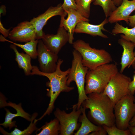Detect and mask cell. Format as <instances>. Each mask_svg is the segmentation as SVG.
<instances>
[{
  "mask_svg": "<svg viewBox=\"0 0 135 135\" xmlns=\"http://www.w3.org/2000/svg\"><path fill=\"white\" fill-rule=\"evenodd\" d=\"M118 43L122 47L123 51L121 58V67L120 72L122 73L128 66H131L135 68V58L134 50V44L121 38L118 40Z\"/></svg>",
  "mask_w": 135,
  "mask_h": 135,
  "instance_id": "2e32d148",
  "label": "cell"
},
{
  "mask_svg": "<svg viewBox=\"0 0 135 135\" xmlns=\"http://www.w3.org/2000/svg\"><path fill=\"white\" fill-rule=\"evenodd\" d=\"M0 40L1 42H7L14 44L16 46L22 48L26 54H28L32 59L36 58L38 57L37 47L38 40H33L24 44H18L7 40L2 35L0 36Z\"/></svg>",
  "mask_w": 135,
  "mask_h": 135,
  "instance_id": "ffe728a7",
  "label": "cell"
},
{
  "mask_svg": "<svg viewBox=\"0 0 135 135\" xmlns=\"http://www.w3.org/2000/svg\"><path fill=\"white\" fill-rule=\"evenodd\" d=\"M6 7L4 5H2L0 7V15L2 13L4 14L6 13Z\"/></svg>",
  "mask_w": 135,
  "mask_h": 135,
  "instance_id": "836d02e7",
  "label": "cell"
},
{
  "mask_svg": "<svg viewBox=\"0 0 135 135\" xmlns=\"http://www.w3.org/2000/svg\"><path fill=\"white\" fill-rule=\"evenodd\" d=\"M133 77V80L130 82L128 90L130 94L134 95L135 92V71Z\"/></svg>",
  "mask_w": 135,
  "mask_h": 135,
  "instance_id": "83f0119b",
  "label": "cell"
},
{
  "mask_svg": "<svg viewBox=\"0 0 135 135\" xmlns=\"http://www.w3.org/2000/svg\"><path fill=\"white\" fill-rule=\"evenodd\" d=\"M63 62V60L59 59L56 70L50 73L43 72L36 66H32L31 75L46 76L49 80L48 84L50 89L47 95L50 98V102L47 110L43 115L37 119L38 120L41 119L46 115H49L52 112L54 108V102L61 92H69L74 89V87L69 86L67 84L70 68L64 71L61 70L60 66Z\"/></svg>",
  "mask_w": 135,
  "mask_h": 135,
  "instance_id": "7a4b0ae2",
  "label": "cell"
},
{
  "mask_svg": "<svg viewBox=\"0 0 135 135\" xmlns=\"http://www.w3.org/2000/svg\"><path fill=\"white\" fill-rule=\"evenodd\" d=\"M41 131L36 135H58L60 134V126L58 120L55 118L40 128Z\"/></svg>",
  "mask_w": 135,
  "mask_h": 135,
  "instance_id": "7402d4cb",
  "label": "cell"
},
{
  "mask_svg": "<svg viewBox=\"0 0 135 135\" xmlns=\"http://www.w3.org/2000/svg\"><path fill=\"white\" fill-rule=\"evenodd\" d=\"M134 56L135 58V52H134Z\"/></svg>",
  "mask_w": 135,
  "mask_h": 135,
  "instance_id": "8d00e7d4",
  "label": "cell"
},
{
  "mask_svg": "<svg viewBox=\"0 0 135 135\" xmlns=\"http://www.w3.org/2000/svg\"><path fill=\"white\" fill-rule=\"evenodd\" d=\"M37 51L40 70L45 73L55 71L58 60V54L49 50L42 39L38 40Z\"/></svg>",
  "mask_w": 135,
  "mask_h": 135,
  "instance_id": "9c48e42d",
  "label": "cell"
},
{
  "mask_svg": "<svg viewBox=\"0 0 135 135\" xmlns=\"http://www.w3.org/2000/svg\"><path fill=\"white\" fill-rule=\"evenodd\" d=\"M62 4H60L56 6H51L44 12L30 20V22L36 30L38 40L41 39L45 34L43 28L50 18L56 16H61L65 13Z\"/></svg>",
  "mask_w": 135,
  "mask_h": 135,
  "instance_id": "8fae6325",
  "label": "cell"
},
{
  "mask_svg": "<svg viewBox=\"0 0 135 135\" xmlns=\"http://www.w3.org/2000/svg\"><path fill=\"white\" fill-rule=\"evenodd\" d=\"M135 98L134 95L129 94L115 104V124L119 128L128 129L130 122L135 115Z\"/></svg>",
  "mask_w": 135,
  "mask_h": 135,
  "instance_id": "8992f818",
  "label": "cell"
},
{
  "mask_svg": "<svg viewBox=\"0 0 135 135\" xmlns=\"http://www.w3.org/2000/svg\"><path fill=\"white\" fill-rule=\"evenodd\" d=\"M128 129L130 130L131 135H135V126H129Z\"/></svg>",
  "mask_w": 135,
  "mask_h": 135,
  "instance_id": "1f68e13d",
  "label": "cell"
},
{
  "mask_svg": "<svg viewBox=\"0 0 135 135\" xmlns=\"http://www.w3.org/2000/svg\"><path fill=\"white\" fill-rule=\"evenodd\" d=\"M36 113H34L32 116L31 122L28 126L22 131L15 128L14 130L9 133L5 131L0 126V132L5 135H28L31 134L34 130H37L38 128L36 126V122L35 119L37 116Z\"/></svg>",
  "mask_w": 135,
  "mask_h": 135,
  "instance_id": "603a6c76",
  "label": "cell"
},
{
  "mask_svg": "<svg viewBox=\"0 0 135 135\" xmlns=\"http://www.w3.org/2000/svg\"><path fill=\"white\" fill-rule=\"evenodd\" d=\"M10 47L15 53V60L19 67L23 70L26 75H31L33 66L31 64V56L26 53L19 52L16 46L14 44H11Z\"/></svg>",
  "mask_w": 135,
  "mask_h": 135,
  "instance_id": "ac0fdd59",
  "label": "cell"
},
{
  "mask_svg": "<svg viewBox=\"0 0 135 135\" xmlns=\"http://www.w3.org/2000/svg\"><path fill=\"white\" fill-rule=\"evenodd\" d=\"M123 0H112L114 4L116 6H119L122 4Z\"/></svg>",
  "mask_w": 135,
  "mask_h": 135,
  "instance_id": "d6a6232c",
  "label": "cell"
},
{
  "mask_svg": "<svg viewBox=\"0 0 135 135\" xmlns=\"http://www.w3.org/2000/svg\"><path fill=\"white\" fill-rule=\"evenodd\" d=\"M72 44L74 49L80 54L83 64L89 70L94 69L112 61L111 56L106 50L92 48L89 43L82 40H77Z\"/></svg>",
  "mask_w": 135,
  "mask_h": 135,
  "instance_id": "277c9868",
  "label": "cell"
},
{
  "mask_svg": "<svg viewBox=\"0 0 135 135\" xmlns=\"http://www.w3.org/2000/svg\"><path fill=\"white\" fill-rule=\"evenodd\" d=\"M82 115L80 116V120L81 123V126L77 132L74 134L75 135H86L97 130L102 126H97L90 122L87 118L86 112V108L83 106L80 107Z\"/></svg>",
  "mask_w": 135,
  "mask_h": 135,
  "instance_id": "d6986e66",
  "label": "cell"
},
{
  "mask_svg": "<svg viewBox=\"0 0 135 135\" xmlns=\"http://www.w3.org/2000/svg\"><path fill=\"white\" fill-rule=\"evenodd\" d=\"M112 33L114 35L122 34L120 35L121 38L132 42L135 46V26L130 28L116 22Z\"/></svg>",
  "mask_w": 135,
  "mask_h": 135,
  "instance_id": "44dd1931",
  "label": "cell"
},
{
  "mask_svg": "<svg viewBox=\"0 0 135 135\" xmlns=\"http://www.w3.org/2000/svg\"><path fill=\"white\" fill-rule=\"evenodd\" d=\"M118 72L116 65L107 64L88 70L85 79L86 94L103 92L111 78Z\"/></svg>",
  "mask_w": 135,
  "mask_h": 135,
  "instance_id": "3957f363",
  "label": "cell"
},
{
  "mask_svg": "<svg viewBox=\"0 0 135 135\" xmlns=\"http://www.w3.org/2000/svg\"><path fill=\"white\" fill-rule=\"evenodd\" d=\"M102 126L108 135H131L130 130L128 129L125 130H122L118 128L116 125L111 126L104 125Z\"/></svg>",
  "mask_w": 135,
  "mask_h": 135,
  "instance_id": "484cf974",
  "label": "cell"
},
{
  "mask_svg": "<svg viewBox=\"0 0 135 135\" xmlns=\"http://www.w3.org/2000/svg\"><path fill=\"white\" fill-rule=\"evenodd\" d=\"M135 10V0H123L121 4L117 7L108 19L110 24L124 21L128 24V18Z\"/></svg>",
  "mask_w": 135,
  "mask_h": 135,
  "instance_id": "5bb4252c",
  "label": "cell"
},
{
  "mask_svg": "<svg viewBox=\"0 0 135 135\" xmlns=\"http://www.w3.org/2000/svg\"><path fill=\"white\" fill-rule=\"evenodd\" d=\"M72 54L73 58L68 75L67 84L69 86L73 81L75 82L76 84L78 94V100L77 103L76 104L77 109H78L88 98L85 91V84L86 77L89 69L83 64L81 56L78 51L74 49Z\"/></svg>",
  "mask_w": 135,
  "mask_h": 135,
  "instance_id": "5b68a950",
  "label": "cell"
},
{
  "mask_svg": "<svg viewBox=\"0 0 135 135\" xmlns=\"http://www.w3.org/2000/svg\"><path fill=\"white\" fill-rule=\"evenodd\" d=\"M131 80L130 77L118 72L111 78L103 92L115 104L125 96L130 94L128 86Z\"/></svg>",
  "mask_w": 135,
  "mask_h": 135,
  "instance_id": "52a82bcc",
  "label": "cell"
},
{
  "mask_svg": "<svg viewBox=\"0 0 135 135\" xmlns=\"http://www.w3.org/2000/svg\"><path fill=\"white\" fill-rule=\"evenodd\" d=\"M93 4L101 6L106 18L108 17L117 8L112 0H95Z\"/></svg>",
  "mask_w": 135,
  "mask_h": 135,
  "instance_id": "cb8c5ba5",
  "label": "cell"
},
{
  "mask_svg": "<svg viewBox=\"0 0 135 135\" xmlns=\"http://www.w3.org/2000/svg\"><path fill=\"white\" fill-rule=\"evenodd\" d=\"M5 105L13 108L16 110V114L12 113L8 110L5 108L6 112L5 114V120L3 123L0 124V125L6 128L8 127L9 129L10 130L16 126V121H12V120L14 118L18 116L23 118L29 121H31L32 116H31L29 114L23 110L21 103L17 104L15 103L9 102L5 103Z\"/></svg>",
  "mask_w": 135,
  "mask_h": 135,
  "instance_id": "e0dca14e",
  "label": "cell"
},
{
  "mask_svg": "<svg viewBox=\"0 0 135 135\" xmlns=\"http://www.w3.org/2000/svg\"><path fill=\"white\" fill-rule=\"evenodd\" d=\"M54 113L60 122V134H72L78 127V120L82 114L80 108L77 109L75 104L73 106L72 111L69 113L58 108H56Z\"/></svg>",
  "mask_w": 135,
  "mask_h": 135,
  "instance_id": "ba28073f",
  "label": "cell"
},
{
  "mask_svg": "<svg viewBox=\"0 0 135 135\" xmlns=\"http://www.w3.org/2000/svg\"><path fill=\"white\" fill-rule=\"evenodd\" d=\"M95 0H77L76 3L78 11L84 17L88 19L90 15V4Z\"/></svg>",
  "mask_w": 135,
  "mask_h": 135,
  "instance_id": "d4e9b609",
  "label": "cell"
},
{
  "mask_svg": "<svg viewBox=\"0 0 135 135\" xmlns=\"http://www.w3.org/2000/svg\"><path fill=\"white\" fill-rule=\"evenodd\" d=\"M62 6L65 12L70 9L78 11L77 5L75 0H64Z\"/></svg>",
  "mask_w": 135,
  "mask_h": 135,
  "instance_id": "4316f807",
  "label": "cell"
},
{
  "mask_svg": "<svg viewBox=\"0 0 135 135\" xmlns=\"http://www.w3.org/2000/svg\"><path fill=\"white\" fill-rule=\"evenodd\" d=\"M88 98L82 104L90 110L94 121L100 126L115 125L114 113L115 104L103 92L88 94Z\"/></svg>",
  "mask_w": 135,
  "mask_h": 135,
  "instance_id": "6da1fadb",
  "label": "cell"
},
{
  "mask_svg": "<svg viewBox=\"0 0 135 135\" xmlns=\"http://www.w3.org/2000/svg\"><path fill=\"white\" fill-rule=\"evenodd\" d=\"M0 32L3 36L5 38L8 37L10 29H6L3 26L0 20Z\"/></svg>",
  "mask_w": 135,
  "mask_h": 135,
  "instance_id": "f1b7e54d",
  "label": "cell"
},
{
  "mask_svg": "<svg viewBox=\"0 0 135 135\" xmlns=\"http://www.w3.org/2000/svg\"><path fill=\"white\" fill-rule=\"evenodd\" d=\"M41 39L49 50L58 54L62 47L68 42L69 36L64 28L59 26L56 34H45Z\"/></svg>",
  "mask_w": 135,
  "mask_h": 135,
  "instance_id": "4fadbf2b",
  "label": "cell"
},
{
  "mask_svg": "<svg viewBox=\"0 0 135 135\" xmlns=\"http://www.w3.org/2000/svg\"><path fill=\"white\" fill-rule=\"evenodd\" d=\"M134 102H135V98ZM130 126H135V115L132 118L129 123Z\"/></svg>",
  "mask_w": 135,
  "mask_h": 135,
  "instance_id": "e575fe53",
  "label": "cell"
},
{
  "mask_svg": "<svg viewBox=\"0 0 135 135\" xmlns=\"http://www.w3.org/2000/svg\"><path fill=\"white\" fill-rule=\"evenodd\" d=\"M8 37L14 42H26L38 40L34 27L28 21L21 22L14 27L10 31Z\"/></svg>",
  "mask_w": 135,
  "mask_h": 135,
  "instance_id": "30bf717a",
  "label": "cell"
},
{
  "mask_svg": "<svg viewBox=\"0 0 135 135\" xmlns=\"http://www.w3.org/2000/svg\"><path fill=\"white\" fill-rule=\"evenodd\" d=\"M65 12L60 16L59 26L63 27L68 32L69 36L68 42L72 44L75 29L77 24L82 21L88 22L90 20L82 16L78 10L70 9Z\"/></svg>",
  "mask_w": 135,
  "mask_h": 135,
  "instance_id": "7c38bea8",
  "label": "cell"
},
{
  "mask_svg": "<svg viewBox=\"0 0 135 135\" xmlns=\"http://www.w3.org/2000/svg\"><path fill=\"white\" fill-rule=\"evenodd\" d=\"M128 25L132 27L135 26V14L130 16L128 18Z\"/></svg>",
  "mask_w": 135,
  "mask_h": 135,
  "instance_id": "4dcf8cb0",
  "label": "cell"
},
{
  "mask_svg": "<svg viewBox=\"0 0 135 135\" xmlns=\"http://www.w3.org/2000/svg\"><path fill=\"white\" fill-rule=\"evenodd\" d=\"M77 0H75V2H76Z\"/></svg>",
  "mask_w": 135,
  "mask_h": 135,
  "instance_id": "d590c367",
  "label": "cell"
},
{
  "mask_svg": "<svg viewBox=\"0 0 135 135\" xmlns=\"http://www.w3.org/2000/svg\"><path fill=\"white\" fill-rule=\"evenodd\" d=\"M108 22V19L107 18L98 25L92 24H90L88 22L82 21L77 24L75 29L74 32L84 33L93 36H98L103 38H107L108 36L104 34L102 31L108 32L104 28V26Z\"/></svg>",
  "mask_w": 135,
  "mask_h": 135,
  "instance_id": "9a60e30c",
  "label": "cell"
},
{
  "mask_svg": "<svg viewBox=\"0 0 135 135\" xmlns=\"http://www.w3.org/2000/svg\"><path fill=\"white\" fill-rule=\"evenodd\" d=\"M107 134L104 129L102 127L100 129L93 132L89 134L91 135H106Z\"/></svg>",
  "mask_w": 135,
  "mask_h": 135,
  "instance_id": "f546056e",
  "label": "cell"
}]
</instances>
